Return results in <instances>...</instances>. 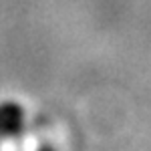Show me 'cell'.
Here are the masks:
<instances>
[{"instance_id":"cell-1","label":"cell","mask_w":151,"mask_h":151,"mask_svg":"<svg viewBox=\"0 0 151 151\" xmlns=\"http://www.w3.org/2000/svg\"><path fill=\"white\" fill-rule=\"evenodd\" d=\"M24 125H26V115L20 105L14 101L0 103V137L2 139H12L22 135Z\"/></svg>"},{"instance_id":"cell-2","label":"cell","mask_w":151,"mask_h":151,"mask_svg":"<svg viewBox=\"0 0 151 151\" xmlns=\"http://www.w3.org/2000/svg\"><path fill=\"white\" fill-rule=\"evenodd\" d=\"M38 151H55V149H50V147H40Z\"/></svg>"}]
</instances>
